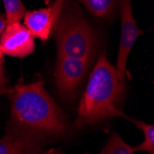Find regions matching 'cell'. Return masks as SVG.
<instances>
[{
  "instance_id": "cell-8",
  "label": "cell",
  "mask_w": 154,
  "mask_h": 154,
  "mask_svg": "<svg viewBox=\"0 0 154 154\" xmlns=\"http://www.w3.org/2000/svg\"><path fill=\"white\" fill-rule=\"evenodd\" d=\"M39 150L40 141L34 138L10 133L0 138V154H34Z\"/></svg>"
},
{
  "instance_id": "cell-6",
  "label": "cell",
  "mask_w": 154,
  "mask_h": 154,
  "mask_svg": "<svg viewBox=\"0 0 154 154\" xmlns=\"http://www.w3.org/2000/svg\"><path fill=\"white\" fill-rule=\"evenodd\" d=\"M0 47L4 54L23 58L35 49L34 36L20 22L7 24L0 39Z\"/></svg>"
},
{
  "instance_id": "cell-13",
  "label": "cell",
  "mask_w": 154,
  "mask_h": 154,
  "mask_svg": "<svg viewBox=\"0 0 154 154\" xmlns=\"http://www.w3.org/2000/svg\"><path fill=\"white\" fill-rule=\"evenodd\" d=\"M7 85H8V80L4 74V68L3 66H0V95L7 92H10L11 90L8 89Z\"/></svg>"
},
{
  "instance_id": "cell-11",
  "label": "cell",
  "mask_w": 154,
  "mask_h": 154,
  "mask_svg": "<svg viewBox=\"0 0 154 154\" xmlns=\"http://www.w3.org/2000/svg\"><path fill=\"white\" fill-rule=\"evenodd\" d=\"M133 147L125 143L122 137L116 134H111L99 154H133Z\"/></svg>"
},
{
  "instance_id": "cell-16",
  "label": "cell",
  "mask_w": 154,
  "mask_h": 154,
  "mask_svg": "<svg viewBox=\"0 0 154 154\" xmlns=\"http://www.w3.org/2000/svg\"><path fill=\"white\" fill-rule=\"evenodd\" d=\"M3 61H4V54L2 53L1 47H0V66H2Z\"/></svg>"
},
{
  "instance_id": "cell-9",
  "label": "cell",
  "mask_w": 154,
  "mask_h": 154,
  "mask_svg": "<svg viewBox=\"0 0 154 154\" xmlns=\"http://www.w3.org/2000/svg\"><path fill=\"white\" fill-rule=\"evenodd\" d=\"M91 13L99 18H109L118 4V0H77Z\"/></svg>"
},
{
  "instance_id": "cell-15",
  "label": "cell",
  "mask_w": 154,
  "mask_h": 154,
  "mask_svg": "<svg viewBox=\"0 0 154 154\" xmlns=\"http://www.w3.org/2000/svg\"><path fill=\"white\" fill-rule=\"evenodd\" d=\"M6 26H7L6 17H5V15H3V14H0V34H2Z\"/></svg>"
},
{
  "instance_id": "cell-1",
  "label": "cell",
  "mask_w": 154,
  "mask_h": 154,
  "mask_svg": "<svg viewBox=\"0 0 154 154\" xmlns=\"http://www.w3.org/2000/svg\"><path fill=\"white\" fill-rule=\"evenodd\" d=\"M45 81L19 82L10 91L8 133L37 139L66 134L68 125L63 112L44 87Z\"/></svg>"
},
{
  "instance_id": "cell-7",
  "label": "cell",
  "mask_w": 154,
  "mask_h": 154,
  "mask_svg": "<svg viewBox=\"0 0 154 154\" xmlns=\"http://www.w3.org/2000/svg\"><path fill=\"white\" fill-rule=\"evenodd\" d=\"M63 5L64 0H55L50 7L26 11L23 18L24 25L34 37L44 42L47 41L60 17Z\"/></svg>"
},
{
  "instance_id": "cell-14",
  "label": "cell",
  "mask_w": 154,
  "mask_h": 154,
  "mask_svg": "<svg viewBox=\"0 0 154 154\" xmlns=\"http://www.w3.org/2000/svg\"><path fill=\"white\" fill-rule=\"evenodd\" d=\"M34 154H65V153L61 149H51L45 150V151L39 150Z\"/></svg>"
},
{
  "instance_id": "cell-2",
  "label": "cell",
  "mask_w": 154,
  "mask_h": 154,
  "mask_svg": "<svg viewBox=\"0 0 154 154\" xmlns=\"http://www.w3.org/2000/svg\"><path fill=\"white\" fill-rule=\"evenodd\" d=\"M125 91V83L120 80L116 66L102 54L79 102L74 128L81 129L115 116L127 118L118 107Z\"/></svg>"
},
{
  "instance_id": "cell-12",
  "label": "cell",
  "mask_w": 154,
  "mask_h": 154,
  "mask_svg": "<svg viewBox=\"0 0 154 154\" xmlns=\"http://www.w3.org/2000/svg\"><path fill=\"white\" fill-rule=\"evenodd\" d=\"M6 10L7 24L20 22L24 18L26 8L21 0H3Z\"/></svg>"
},
{
  "instance_id": "cell-4",
  "label": "cell",
  "mask_w": 154,
  "mask_h": 154,
  "mask_svg": "<svg viewBox=\"0 0 154 154\" xmlns=\"http://www.w3.org/2000/svg\"><path fill=\"white\" fill-rule=\"evenodd\" d=\"M121 19V35L116 60V70L119 79L125 83L127 78V64L129 53L137 38L143 33V31L137 28L132 11V0H118Z\"/></svg>"
},
{
  "instance_id": "cell-10",
  "label": "cell",
  "mask_w": 154,
  "mask_h": 154,
  "mask_svg": "<svg viewBox=\"0 0 154 154\" xmlns=\"http://www.w3.org/2000/svg\"><path fill=\"white\" fill-rule=\"evenodd\" d=\"M128 119L142 131L144 136L143 142L133 147L134 152L145 151L149 154H154V125L152 124H147L144 121H139L133 118Z\"/></svg>"
},
{
  "instance_id": "cell-3",
  "label": "cell",
  "mask_w": 154,
  "mask_h": 154,
  "mask_svg": "<svg viewBox=\"0 0 154 154\" xmlns=\"http://www.w3.org/2000/svg\"><path fill=\"white\" fill-rule=\"evenodd\" d=\"M57 57L91 60L95 37L90 25L76 15L59 17L55 23Z\"/></svg>"
},
{
  "instance_id": "cell-5",
  "label": "cell",
  "mask_w": 154,
  "mask_h": 154,
  "mask_svg": "<svg viewBox=\"0 0 154 154\" xmlns=\"http://www.w3.org/2000/svg\"><path fill=\"white\" fill-rule=\"evenodd\" d=\"M91 60L67 57H57L55 66V81L60 93L71 98L75 95L81 81L85 78Z\"/></svg>"
}]
</instances>
